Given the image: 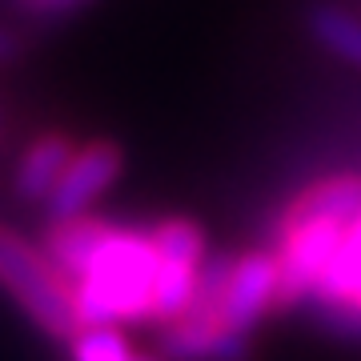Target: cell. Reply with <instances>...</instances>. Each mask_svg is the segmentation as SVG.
<instances>
[{
    "instance_id": "obj_2",
    "label": "cell",
    "mask_w": 361,
    "mask_h": 361,
    "mask_svg": "<svg viewBox=\"0 0 361 361\" xmlns=\"http://www.w3.org/2000/svg\"><path fill=\"white\" fill-rule=\"evenodd\" d=\"M0 285L28 313V322L44 329L52 341L68 345L80 334V317L68 281L52 269L44 249H37L28 237H20L16 229H4V225H0Z\"/></svg>"
},
{
    "instance_id": "obj_13",
    "label": "cell",
    "mask_w": 361,
    "mask_h": 361,
    "mask_svg": "<svg viewBox=\"0 0 361 361\" xmlns=\"http://www.w3.org/2000/svg\"><path fill=\"white\" fill-rule=\"evenodd\" d=\"M28 8H37V13H61L68 4H77V0H25Z\"/></svg>"
},
{
    "instance_id": "obj_5",
    "label": "cell",
    "mask_w": 361,
    "mask_h": 361,
    "mask_svg": "<svg viewBox=\"0 0 361 361\" xmlns=\"http://www.w3.org/2000/svg\"><path fill=\"white\" fill-rule=\"evenodd\" d=\"M269 310H277V261L269 249H249L233 261V277L221 301V325L233 334H253Z\"/></svg>"
},
{
    "instance_id": "obj_1",
    "label": "cell",
    "mask_w": 361,
    "mask_h": 361,
    "mask_svg": "<svg viewBox=\"0 0 361 361\" xmlns=\"http://www.w3.org/2000/svg\"><path fill=\"white\" fill-rule=\"evenodd\" d=\"M157 293V245L153 233L113 229L104 233L101 249L92 253L89 269L73 285L80 329L116 322H153Z\"/></svg>"
},
{
    "instance_id": "obj_7",
    "label": "cell",
    "mask_w": 361,
    "mask_h": 361,
    "mask_svg": "<svg viewBox=\"0 0 361 361\" xmlns=\"http://www.w3.org/2000/svg\"><path fill=\"white\" fill-rule=\"evenodd\" d=\"M361 213V173H337V177L313 180L305 193H297L281 213V225H305V221H334L349 225Z\"/></svg>"
},
{
    "instance_id": "obj_11",
    "label": "cell",
    "mask_w": 361,
    "mask_h": 361,
    "mask_svg": "<svg viewBox=\"0 0 361 361\" xmlns=\"http://www.w3.org/2000/svg\"><path fill=\"white\" fill-rule=\"evenodd\" d=\"M68 349H73V361H137L116 325H85L68 341Z\"/></svg>"
},
{
    "instance_id": "obj_8",
    "label": "cell",
    "mask_w": 361,
    "mask_h": 361,
    "mask_svg": "<svg viewBox=\"0 0 361 361\" xmlns=\"http://www.w3.org/2000/svg\"><path fill=\"white\" fill-rule=\"evenodd\" d=\"M77 153V145L68 141L65 133H44L37 141L28 145L20 161H16V173H13V189L20 201H32V205H44L52 193V185L61 180V173L68 169Z\"/></svg>"
},
{
    "instance_id": "obj_9",
    "label": "cell",
    "mask_w": 361,
    "mask_h": 361,
    "mask_svg": "<svg viewBox=\"0 0 361 361\" xmlns=\"http://www.w3.org/2000/svg\"><path fill=\"white\" fill-rule=\"evenodd\" d=\"M109 229H113V225L101 221V217H92V213L73 217V221H61V225H49L40 249H44V257L52 261V269L68 281V289L80 281V273L89 269L92 253L101 249V241H104Z\"/></svg>"
},
{
    "instance_id": "obj_14",
    "label": "cell",
    "mask_w": 361,
    "mask_h": 361,
    "mask_svg": "<svg viewBox=\"0 0 361 361\" xmlns=\"http://www.w3.org/2000/svg\"><path fill=\"white\" fill-rule=\"evenodd\" d=\"M137 361H157V357H137Z\"/></svg>"
},
{
    "instance_id": "obj_3",
    "label": "cell",
    "mask_w": 361,
    "mask_h": 361,
    "mask_svg": "<svg viewBox=\"0 0 361 361\" xmlns=\"http://www.w3.org/2000/svg\"><path fill=\"white\" fill-rule=\"evenodd\" d=\"M149 233H153V245H157L153 322L169 325L177 322L180 313L189 310V301H193L197 269L205 261V237H201V229L193 221L185 217H169Z\"/></svg>"
},
{
    "instance_id": "obj_4",
    "label": "cell",
    "mask_w": 361,
    "mask_h": 361,
    "mask_svg": "<svg viewBox=\"0 0 361 361\" xmlns=\"http://www.w3.org/2000/svg\"><path fill=\"white\" fill-rule=\"evenodd\" d=\"M125 169V149L116 141H89L80 145L68 169L61 173V180L52 185L49 201H44V217L49 225H61V221L85 217L92 209V201L101 193H109Z\"/></svg>"
},
{
    "instance_id": "obj_10",
    "label": "cell",
    "mask_w": 361,
    "mask_h": 361,
    "mask_svg": "<svg viewBox=\"0 0 361 361\" xmlns=\"http://www.w3.org/2000/svg\"><path fill=\"white\" fill-rule=\"evenodd\" d=\"M305 28L329 56L361 68V20L353 13L337 8V4H313L305 13Z\"/></svg>"
},
{
    "instance_id": "obj_12",
    "label": "cell",
    "mask_w": 361,
    "mask_h": 361,
    "mask_svg": "<svg viewBox=\"0 0 361 361\" xmlns=\"http://www.w3.org/2000/svg\"><path fill=\"white\" fill-rule=\"evenodd\" d=\"M16 52H20V37H13L8 28H0V65L4 61H16Z\"/></svg>"
},
{
    "instance_id": "obj_6",
    "label": "cell",
    "mask_w": 361,
    "mask_h": 361,
    "mask_svg": "<svg viewBox=\"0 0 361 361\" xmlns=\"http://www.w3.org/2000/svg\"><path fill=\"white\" fill-rule=\"evenodd\" d=\"M157 353L165 361H249L253 345H249V334H233L225 325L177 317V322L161 325Z\"/></svg>"
}]
</instances>
